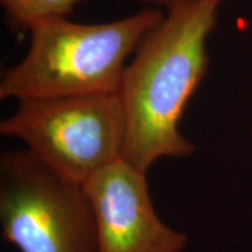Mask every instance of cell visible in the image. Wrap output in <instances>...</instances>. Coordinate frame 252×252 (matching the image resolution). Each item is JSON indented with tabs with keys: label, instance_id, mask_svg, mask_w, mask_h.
<instances>
[{
	"label": "cell",
	"instance_id": "6da1fadb",
	"mask_svg": "<svg viewBox=\"0 0 252 252\" xmlns=\"http://www.w3.org/2000/svg\"><path fill=\"white\" fill-rule=\"evenodd\" d=\"M222 0H189L143 37L127 63L118 94L126 134L122 159L147 172L163 158H188L195 145L180 131L189 99L207 74V41Z\"/></svg>",
	"mask_w": 252,
	"mask_h": 252
},
{
	"label": "cell",
	"instance_id": "7a4b0ae2",
	"mask_svg": "<svg viewBox=\"0 0 252 252\" xmlns=\"http://www.w3.org/2000/svg\"><path fill=\"white\" fill-rule=\"evenodd\" d=\"M165 15L147 6L103 24H78L53 17L32 25L30 47L0 81V98L118 94L126 60Z\"/></svg>",
	"mask_w": 252,
	"mask_h": 252
},
{
	"label": "cell",
	"instance_id": "3957f363",
	"mask_svg": "<svg viewBox=\"0 0 252 252\" xmlns=\"http://www.w3.org/2000/svg\"><path fill=\"white\" fill-rule=\"evenodd\" d=\"M0 226L19 252H98L84 186L26 150L0 156Z\"/></svg>",
	"mask_w": 252,
	"mask_h": 252
},
{
	"label": "cell",
	"instance_id": "277c9868",
	"mask_svg": "<svg viewBox=\"0 0 252 252\" xmlns=\"http://www.w3.org/2000/svg\"><path fill=\"white\" fill-rule=\"evenodd\" d=\"M0 133L26 145L43 163L83 185L121 159L126 122L118 94L19 100Z\"/></svg>",
	"mask_w": 252,
	"mask_h": 252
},
{
	"label": "cell",
	"instance_id": "5b68a950",
	"mask_svg": "<svg viewBox=\"0 0 252 252\" xmlns=\"http://www.w3.org/2000/svg\"><path fill=\"white\" fill-rule=\"evenodd\" d=\"M146 174L121 158L84 184L96 222L98 252L185 251L188 236L158 216Z\"/></svg>",
	"mask_w": 252,
	"mask_h": 252
},
{
	"label": "cell",
	"instance_id": "8992f818",
	"mask_svg": "<svg viewBox=\"0 0 252 252\" xmlns=\"http://www.w3.org/2000/svg\"><path fill=\"white\" fill-rule=\"evenodd\" d=\"M83 0H0L9 24L28 31L37 21L53 17H69Z\"/></svg>",
	"mask_w": 252,
	"mask_h": 252
},
{
	"label": "cell",
	"instance_id": "52a82bcc",
	"mask_svg": "<svg viewBox=\"0 0 252 252\" xmlns=\"http://www.w3.org/2000/svg\"><path fill=\"white\" fill-rule=\"evenodd\" d=\"M134 1L141 2V4L147 5V6H152V5H157V6H168L174 5L176 2H184V1H189V0H134Z\"/></svg>",
	"mask_w": 252,
	"mask_h": 252
},
{
	"label": "cell",
	"instance_id": "ba28073f",
	"mask_svg": "<svg viewBox=\"0 0 252 252\" xmlns=\"http://www.w3.org/2000/svg\"><path fill=\"white\" fill-rule=\"evenodd\" d=\"M251 137H252V128H251Z\"/></svg>",
	"mask_w": 252,
	"mask_h": 252
}]
</instances>
